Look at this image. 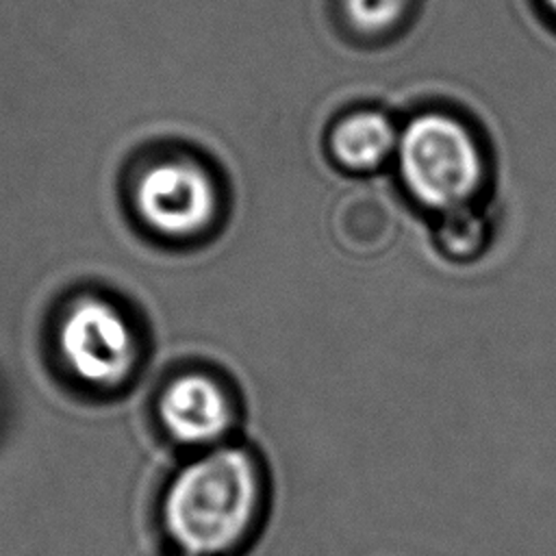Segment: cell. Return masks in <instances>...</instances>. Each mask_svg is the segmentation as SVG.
Returning <instances> with one entry per match:
<instances>
[{"instance_id": "obj_1", "label": "cell", "mask_w": 556, "mask_h": 556, "mask_svg": "<svg viewBox=\"0 0 556 556\" xmlns=\"http://www.w3.org/2000/svg\"><path fill=\"white\" fill-rule=\"evenodd\" d=\"M256 473L245 452L217 450L178 473L165 497L169 534L195 556L232 547L256 504Z\"/></svg>"}, {"instance_id": "obj_2", "label": "cell", "mask_w": 556, "mask_h": 556, "mask_svg": "<svg viewBox=\"0 0 556 556\" xmlns=\"http://www.w3.org/2000/svg\"><path fill=\"white\" fill-rule=\"evenodd\" d=\"M397 161L408 191L430 208H458L482 176L476 141L445 113L413 117L397 139Z\"/></svg>"}, {"instance_id": "obj_3", "label": "cell", "mask_w": 556, "mask_h": 556, "mask_svg": "<svg viewBox=\"0 0 556 556\" xmlns=\"http://www.w3.org/2000/svg\"><path fill=\"white\" fill-rule=\"evenodd\" d=\"M59 345L74 374L91 384H115L132 361V339L115 308L83 300L65 317Z\"/></svg>"}, {"instance_id": "obj_4", "label": "cell", "mask_w": 556, "mask_h": 556, "mask_svg": "<svg viewBox=\"0 0 556 556\" xmlns=\"http://www.w3.org/2000/svg\"><path fill=\"white\" fill-rule=\"evenodd\" d=\"M143 219L163 235H191L213 215V189L189 163H161L146 172L137 189Z\"/></svg>"}, {"instance_id": "obj_5", "label": "cell", "mask_w": 556, "mask_h": 556, "mask_svg": "<svg viewBox=\"0 0 556 556\" xmlns=\"http://www.w3.org/2000/svg\"><path fill=\"white\" fill-rule=\"evenodd\" d=\"M161 419L185 443L217 439L230 421L226 395L206 376H182L161 397Z\"/></svg>"}, {"instance_id": "obj_6", "label": "cell", "mask_w": 556, "mask_h": 556, "mask_svg": "<svg viewBox=\"0 0 556 556\" xmlns=\"http://www.w3.org/2000/svg\"><path fill=\"white\" fill-rule=\"evenodd\" d=\"M397 139L393 124L382 113L358 111L337 124L330 148L341 165L371 169L397 148Z\"/></svg>"}, {"instance_id": "obj_7", "label": "cell", "mask_w": 556, "mask_h": 556, "mask_svg": "<svg viewBox=\"0 0 556 556\" xmlns=\"http://www.w3.org/2000/svg\"><path fill=\"white\" fill-rule=\"evenodd\" d=\"M343 4L354 28L376 35L397 24L408 7V0H343Z\"/></svg>"}, {"instance_id": "obj_8", "label": "cell", "mask_w": 556, "mask_h": 556, "mask_svg": "<svg viewBox=\"0 0 556 556\" xmlns=\"http://www.w3.org/2000/svg\"><path fill=\"white\" fill-rule=\"evenodd\" d=\"M545 4H547V9L556 15V0H545Z\"/></svg>"}]
</instances>
